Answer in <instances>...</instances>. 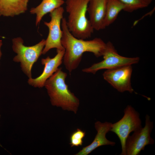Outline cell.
Masks as SVG:
<instances>
[{"label": "cell", "instance_id": "cell-14", "mask_svg": "<svg viewBox=\"0 0 155 155\" xmlns=\"http://www.w3.org/2000/svg\"><path fill=\"white\" fill-rule=\"evenodd\" d=\"M64 3L63 0H42L36 7L31 8L30 13L36 15V26L39 24L44 15L61 7Z\"/></svg>", "mask_w": 155, "mask_h": 155}, {"label": "cell", "instance_id": "cell-13", "mask_svg": "<svg viewBox=\"0 0 155 155\" xmlns=\"http://www.w3.org/2000/svg\"><path fill=\"white\" fill-rule=\"evenodd\" d=\"M29 0H0V16L13 17L25 13Z\"/></svg>", "mask_w": 155, "mask_h": 155}, {"label": "cell", "instance_id": "cell-19", "mask_svg": "<svg viewBox=\"0 0 155 155\" xmlns=\"http://www.w3.org/2000/svg\"><path fill=\"white\" fill-rule=\"evenodd\" d=\"M148 0V2L150 4L153 0Z\"/></svg>", "mask_w": 155, "mask_h": 155}, {"label": "cell", "instance_id": "cell-20", "mask_svg": "<svg viewBox=\"0 0 155 155\" xmlns=\"http://www.w3.org/2000/svg\"></svg>", "mask_w": 155, "mask_h": 155}, {"label": "cell", "instance_id": "cell-5", "mask_svg": "<svg viewBox=\"0 0 155 155\" xmlns=\"http://www.w3.org/2000/svg\"><path fill=\"white\" fill-rule=\"evenodd\" d=\"M124 113L121 119L112 124L110 130L117 135L120 141L121 148V155H126L125 143L130 133L142 127L140 114L131 106L128 105L124 109Z\"/></svg>", "mask_w": 155, "mask_h": 155}, {"label": "cell", "instance_id": "cell-16", "mask_svg": "<svg viewBox=\"0 0 155 155\" xmlns=\"http://www.w3.org/2000/svg\"><path fill=\"white\" fill-rule=\"evenodd\" d=\"M125 6L124 11L132 12L147 7L150 4L148 0H119Z\"/></svg>", "mask_w": 155, "mask_h": 155}, {"label": "cell", "instance_id": "cell-9", "mask_svg": "<svg viewBox=\"0 0 155 155\" xmlns=\"http://www.w3.org/2000/svg\"><path fill=\"white\" fill-rule=\"evenodd\" d=\"M132 71L131 65H123L107 69L103 74L104 79L118 92H133L131 83Z\"/></svg>", "mask_w": 155, "mask_h": 155}, {"label": "cell", "instance_id": "cell-4", "mask_svg": "<svg viewBox=\"0 0 155 155\" xmlns=\"http://www.w3.org/2000/svg\"><path fill=\"white\" fill-rule=\"evenodd\" d=\"M12 41L13 50L17 54L13 61L20 62L22 71L29 78H32V67L42 53L45 40L43 39L36 44L29 46L23 44L24 41L20 37L13 38Z\"/></svg>", "mask_w": 155, "mask_h": 155}, {"label": "cell", "instance_id": "cell-12", "mask_svg": "<svg viewBox=\"0 0 155 155\" xmlns=\"http://www.w3.org/2000/svg\"><path fill=\"white\" fill-rule=\"evenodd\" d=\"M107 0H90L87 9L89 21L94 30L105 28L104 20Z\"/></svg>", "mask_w": 155, "mask_h": 155}, {"label": "cell", "instance_id": "cell-2", "mask_svg": "<svg viewBox=\"0 0 155 155\" xmlns=\"http://www.w3.org/2000/svg\"><path fill=\"white\" fill-rule=\"evenodd\" d=\"M67 73L58 68L45 82L46 88L52 105L61 107L64 110L77 113L80 102L79 99L69 89L65 80Z\"/></svg>", "mask_w": 155, "mask_h": 155}, {"label": "cell", "instance_id": "cell-10", "mask_svg": "<svg viewBox=\"0 0 155 155\" xmlns=\"http://www.w3.org/2000/svg\"><path fill=\"white\" fill-rule=\"evenodd\" d=\"M65 49L57 50V53L53 58L48 56L41 59V63L44 65L43 71L41 74L36 78H29L28 84L35 87L39 88L44 86L46 81L49 78L58 68L62 63Z\"/></svg>", "mask_w": 155, "mask_h": 155}, {"label": "cell", "instance_id": "cell-11", "mask_svg": "<svg viewBox=\"0 0 155 155\" xmlns=\"http://www.w3.org/2000/svg\"><path fill=\"white\" fill-rule=\"evenodd\" d=\"M112 123L105 122L102 123L96 122L94 127L97 133L93 142L89 145L83 148L75 155H87L93 151L100 146L104 145L114 146L115 142L108 140L106 137V134L110 131Z\"/></svg>", "mask_w": 155, "mask_h": 155}, {"label": "cell", "instance_id": "cell-1", "mask_svg": "<svg viewBox=\"0 0 155 155\" xmlns=\"http://www.w3.org/2000/svg\"><path fill=\"white\" fill-rule=\"evenodd\" d=\"M61 25V43L65 49L63 61L70 74L78 66L84 53L91 52L98 57L102 56L106 43L101 38H95L85 40L75 37L68 29L67 20L64 18L62 20Z\"/></svg>", "mask_w": 155, "mask_h": 155}, {"label": "cell", "instance_id": "cell-8", "mask_svg": "<svg viewBox=\"0 0 155 155\" xmlns=\"http://www.w3.org/2000/svg\"><path fill=\"white\" fill-rule=\"evenodd\" d=\"M64 11V8L61 6L54 10L50 13V21L44 22V25L49 28V33L45 40L42 54H46L53 48H56L57 50L65 49L61 43L62 32L61 25Z\"/></svg>", "mask_w": 155, "mask_h": 155}, {"label": "cell", "instance_id": "cell-3", "mask_svg": "<svg viewBox=\"0 0 155 155\" xmlns=\"http://www.w3.org/2000/svg\"><path fill=\"white\" fill-rule=\"evenodd\" d=\"M90 0H67L66 10L68 14L67 24L75 37L85 39L90 37L94 29L86 16Z\"/></svg>", "mask_w": 155, "mask_h": 155}, {"label": "cell", "instance_id": "cell-7", "mask_svg": "<svg viewBox=\"0 0 155 155\" xmlns=\"http://www.w3.org/2000/svg\"><path fill=\"white\" fill-rule=\"evenodd\" d=\"M153 128V122L151 121L150 116L146 115L144 126L128 137L125 145L126 155H139L146 146L154 144L151 136Z\"/></svg>", "mask_w": 155, "mask_h": 155}, {"label": "cell", "instance_id": "cell-17", "mask_svg": "<svg viewBox=\"0 0 155 155\" xmlns=\"http://www.w3.org/2000/svg\"><path fill=\"white\" fill-rule=\"evenodd\" d=\"M86 135L85 132L80 129H77L71 134L70 137V143L71 147L82 146L83 139Z\"/></svg>", "mask_w": 155, "mask_h": 155}, {"label": "cell", "instance_id": "cell-15", "mask_svg": "<svg viewBox=\"0 0 155 155\" xmlns=\"http://www.w3.org/2000/svg\"><path fill=\"white\" fill-rule=\"evenodd\" d=\"M125 8L124 5L119 0H107L104 20L105 28L114 22L119 13L124 10Z\"/></svg>", "mask_w": 155, "mask_h": 155}, {"label": "cell", "instance_id": "cell-18", "mask_svg": "<svg viewBox=\"0 0 155 155\" xmlns=\"http://www.w3.org/2000/svg\"><path fill=\"white\" fill-rule=\"evenodd\" d=\"M3 44V43L2 41L1 40H0V60L1 59L2 53L1 50V48Z\"/></svg>", "mask_w": 155, "mask_h": 155}, {"label": "cell", "instance_id": "cell-6", "mask_svg": "<svg viewBox=\"0 0 155 155\" xmlns=\"http://www.w3.org/2000/svg\"><path fill=\"white\" fill-rule=\"evenodd\" d=\"M104 59L94 63L90 67L82 70L83 72L95 74L99 70L110 69L126 65L137 63L139 57H127L119 55L113 43L110 41L106 43V47L102 56Z\"/></svg>", "mask_w": 155, "mask_h": 155}]
</instances>
